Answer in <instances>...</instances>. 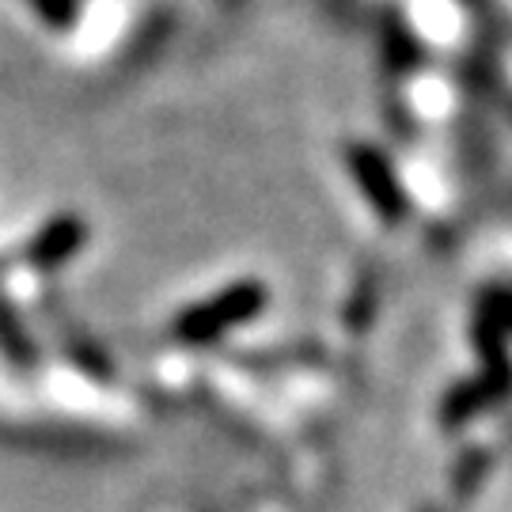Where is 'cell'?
Instances as JSON below:
<instances>
[{"instance_id":"cell-2","label":"cell","mask_w":512,"mask_h":512,"mask_svg":"<svg viewBox=\"0 0 512 512\" xmlns=\"http://www.w3.org/2000/svg\"><path fill=\"white\" fill-rule=\"evenodd\" d=\"M42 8V16L54 19V23H69L73 19V0H35Z\"/></svg>"},{"instance_id":"cell-1","label":"cell","mask_w":512,"mask_h":512,"mask_svg":"<svg viewBox=\"0 0 512 512\" xmlns=\"http://www.w3.org/2000/svg\"><path fill=\"white\" fill-rule=\"evenodd\" d=\"M509 368L505 365H494L482 380H475V384H463L456 387L452 395H448V406H444V421L452 425V421H463V418H471L478 406H486V403H494L497 395H505L509 391Z\"/></svg>"}]
</instances>
